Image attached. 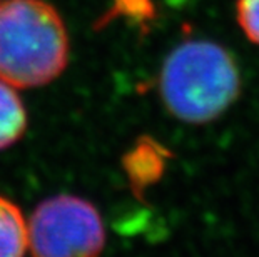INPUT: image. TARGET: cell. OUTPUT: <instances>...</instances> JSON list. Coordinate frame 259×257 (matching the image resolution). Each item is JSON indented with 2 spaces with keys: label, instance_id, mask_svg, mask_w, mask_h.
Returning a JSON list of instances; mask_svg holds the SVG:
<instances>
[{
  "label": "cell",
  "instance_id": "6",
  "mask_svg": "<svg viewBox=\"0 0 259 257\" xmlns=\"http://www.w3.org/2000/svg\"><path fill=\"white\" fill-rule=\"evenodd\" d=\"M236 19L247 39L259 45V0H238Z\"/></svg>",
  "mask_w": 259,
  "mask_h": 257
},
{
  "label": "cell",
  "instance_id": "1",
  "mask_svg": "<svg viewBox=\"0 0 259 257\" xmlns=\"http://www.w3.org/2000/svg\"><path fill=\"white\" fill-rule=\"evenodd\" d=\"M159 89L176 119L207 124L238 100L241 74L228 48L211 40H187L166 59Z\"/></svg>",
  "mask_w": 259,
  "mask_h": 257
},
{
  "label": "cell",
  "instance_id": "2",
  "mask_svg": "<svg viewBox=\"0 0 259 257\" xmlns=\"http://www.w3.org/2000/svg\"><path fill=\"white\" fill-rule=\"evenodd\" d=\"M69 35L44 0L0 2V80L30 89L57 79L67 65Z\"/></svg>",
  "mask_w": 259,
  "mask_h": 257
},
{
  "label": "cell",
  "instance_id": "4",
  "mask_svg": "<svg viewBox=\"0 0 259 257\" xmlns=\"http://www.w3.org/2000/svg\"><path fill=\"white\" fill-rule=\"evenodd\" d=\"M29 247L27 222L14 202L0 195V257H24Z\"/></svg>",
  "mask_w": 259,
  "mask_h": 257
},
{
  "label": "cell",
  "instance_id": "5",
  "mask_svg": "<svg viewBox=\"0 0 259 257\" xmlns=\"http://www.w3.org/2000/svg\"><path fill=\"white\" fill-rule=\"evenodd\" d=\"M27 114L12 85L0 80V150L15 144L25 132Z\"/></svg>",
  "mask_w": 259,
  "mask_h": 257
},
{
  "label": "cell",
  "instance_id": "3",
  "mask_svg": "<svg viewBox=\"0 0 259 257\" xmlns=\"http://www.w3.org/2000/svg\"><path fill=\"white\" fill-rule=\"evenodd\" d=\"M34 257H99L106 244L101 214L77 195L44 200L27 224Z\"/></svg>",
  "mask_w": 259,
  "mask_h": 257
}]
</instances>
